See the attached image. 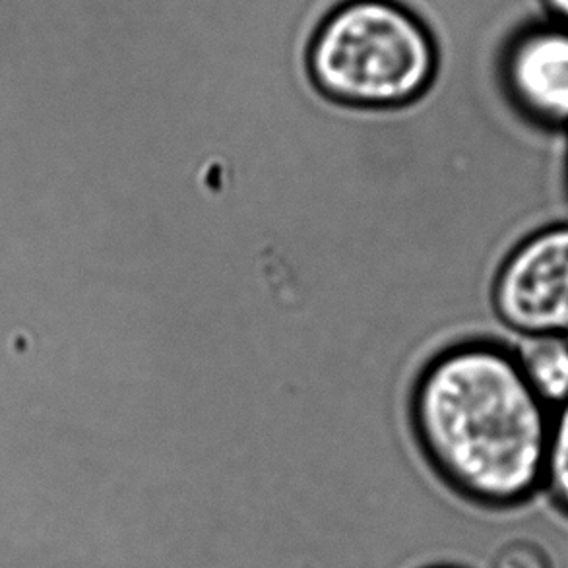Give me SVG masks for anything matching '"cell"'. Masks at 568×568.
<instances>
[{"label": "cell", "mask_w": 568, "mask_h": 568, "mask_svg": "<svg viewBox=\"0 0 568 568\" xmlns=\"http://www.w3.org/2000/svg\"><path fill=\"white\" fill-rule=\"evenodd\" d=\"M427 568H462V567H450V565H438V567H427Z\"/></svg>", "instance_id": "cell-10"}, {"label": "cell", "mask_w": 568, "mask_h": 568, "mask_svg": "<svg viewBox=\"0 0 568 568\" xmlns=\"http://www.w3.org/2000/svg\"><path fill=\"white\" fill-rule=\"evenodd\" d=\"M409 423L433 471L471 505L513 513L541 493L551 409L507 339H464L435 355L415 381Z\"/></svg>", "instance_id": "cell-1"}, {"label": "cell", "mask_w": 568, "mask_h": 568, "mask_svg": "<svg viewBox=\"0 0 568 568\" xmlns=\"http://www.w3.org/2000/svg\"><path fill=\"white\" fill-rule=\"evenodd\" d=\"M518 362L538 398L551 412L568 399V338L516 339Z\"/></svg>", "instance_id": "cell-5"}, {"label": "cell", "mask_w": 568, "mask_h": 568, "mask_svg": "<svg viewBox=\"0 0 568 568\" xmlns=\"http://www.w3.org/2000/svg\"><path fill=\"white\" fill-rule=\"evenodd\" d=\"M541 493L568 518V399L551 412Z\"/></svg>", "instance_id": "cell-6"}, {"label": "cell", "mask_w": 568, "mask_h": 568, "mask_svg": "<svg viewBox=\"0 0 568 568\" xmlns=\"http://www.w3.org/2000/svg\"><path fill=\"white\" fill-rule=\"evenodd\" d=\"M437 49L394 0H347L308 47V74L324 98L359 109L402 108L429 90Z\"/></svg>", "instance_id": "cell-2"}, {"label": "cell", "mask_w": 568, "mask_h": 568, "mask_svg": "<svg viewBox=\"0 0 568 568\" xmlns=\"http://www.w3.org/2000/svg\"><path fill=\"white\" fill-rule=\"evenodd\" d=\"M479 568H554L544 547L530 539H507L491 547Z\"/></svg>", "instance_id": "cell-7"}, {"label": "cell", "mask_w": 568, "mask_h": 568, "mask_svg": "<svg viewBox=\"0 0 568 568\" xmlns=\"http://www.w3.org/2000/svg\"><path fill=\"white\" fill-rule=\"evenodd\" d=\"M536 7H538V14L568 26V0H536Z\"/></svg>", "instance_id": "cell-8"}, {"label": "cell", "mask_w": 568, "mask_h": 568, "mask_svg": "<svg viewBox=\"0 0 568 568\" xmlns=\"http://www.w3.org/2000/svg\"><path fill=\"white\" fill-rule=\"evenodd\" d=\"M489 308L516 339L568 338V220L530 231L500 256Z\"/></svg>", "instance_id": "cell-3"}, {"label": "cell", "mask_w": 568, "mask_h": 568, "mask_svg": "<svg viewBox=\"0 0 568 568\" xmlns=\"http://www.w3.org/2000/svg\"><path fill=\"white\" fill-rule=\"evenodd\" d=\"M568 139V132H567ZM565 179H567V192H568V140H567V154H565Z\"/></svg>", "instance_id": "cell-9"}, {"label": "cell", "mask_w": 568, "mask_h": 568, "mask_svg": "<svg viewBox=\"0 0 568 568\" xmlns=\"http://www.w3.org/2000/svg\"><path fill=\"white\" fill-rule=\"evenodd\" d=\"M500 101L531 129L568 132V26L526 16L505 28L493 53Z\"/></svg>", "instance_id": "cell-4"}]
</instances>
